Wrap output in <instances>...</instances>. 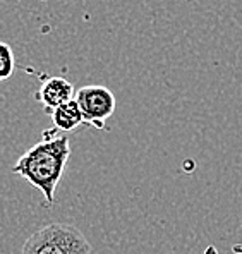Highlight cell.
<instances>
[{
  "mask_svg": "<svg viewBox=\"0 0 242 254\" xmlns=\"http://www.w3.org/2000/svg\"><path fill=\"white\" fill-rule=\"evenodd\" d=\"M69 156V139L65 136H59L54 127L43 134L42 141L22 153L12 167V172L38 189L47 201V206H52Z\"/></svg>",
  "mask_w": 242,
  "mask_h": 254,
  "instance_id": "6da1fadb",
  "label": "cell"
},
{
  "mask_svg": "<svg viewBox=\"0 0 242 254\" xmlns=\"http://www.w3.org/2000/svg\"><path fill=\"white\" fill-rule=\"evenodd\" d=\"M91 244L77 227L50 223L28 237L21 254H89Z\"/></svg>",
  "mask_w": 242,
  "mask_h": 254,
  "instance_id": "7a4b0ae2",
  "label": "cell"
},
{
  "mask_svg": "<svg viewBox=\"0 0 242 254\" xmlns=\"http://www.w3.org/2000/svg\"><path fill=\"white\" fill-rule=\"evenodd\" d=\"M74 98L81 107L84 124H89L96 129H105V122L114 115L117 107L114 93L107 86L100 84L83 86L76 91Z\"/></svg>",
  "mask_w": 242,
  "mask_h": 254,
  "instance_id": "3957f363",
  "label": "cell"
},
{
  "mask_svg": "<svg viewBox=\"0 0 242 254\" xmlns=\"http://www.w3.org/2000/svg\"><path fill=\"white\" fill-rule=\"evenodd\" d=\"M74 96V86L64 77H50L40 86L36 93V100L45 107L47 114L52 115L55 108L70 102Z\"/></svg>",
  "mask_w": 242,
  "mask_h": 254,
  "instance_id": "277c9868",
  "label": "cell"
},
{
  "mask_svg": "<svg viewBox=\"0 0 242 254\" xmlns=\"http://www.w3.org/2000/svg\"><path fill=\"white\" fill-rule=\"evenodd\" d=\"M52 124L57 130H64V132H72L74 129H77L81 124H84L83 112H81L79 103L76 102V98L70 102L64 103L59 108H55L50 115Z\"/></svg>",
  "mask_w": 242,
  "mask_h": 254,
  "instance_id": "5b68a950",
  "label": "cell"
},
{
  "mask_svg": "<svg viewBox=\"0 0 242 254\" xmlns=\"http://www.w3.org/2000/svg\"><path fill=\"white\" fill-rule=\"evenodd\" d=\"M14 54L7 43H0V79H9L14 72Z\"/></svg>",
  "mask_w": 242,
  "mask_h": 254,
  "instance_id": "8992f818",
  "label": "cell"
}]
</instances>
